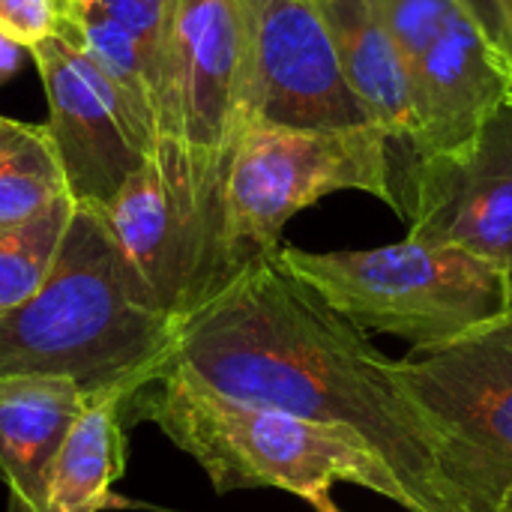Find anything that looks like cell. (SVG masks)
Returning a JSON list of instances; mask_svg holds the SVG:
<instances>
[{
  "label": "cell",
  "mask_w": 512,
  "mask_h": 512,
  "mask_svg": "<svg viewBox=\"0 0 512 512\" xmlns=\"http://www.w3.org/2000/svg\"><path fill=\"white\" fill-rule=\"evenodd\" d=\"M459 3L477 18V24L483 27V33L489 36V42L501 54V48L507 45L512 33V18L507 12V3L504 0H459Z\"/></svg>",
  "instance_id": "cell-20"
},
{
  "label": "cell",
  "mask_w": 512,
  "mask_h": 512,
  "mask_svg": "<svg viewBox=\"0 0 512 512\" xmlns=\"http://www.w3.org/2000/svg\"><path fill=\"white\" fill-rule=\"evenodd\" d=\"M408 72L411 153H456L507 102L498 48L459 0H375Z\"/></svg>",
  "instance_id": "cell-7"
},
{
  "label": "cell",
  "mask_w": 512,
  "mask_h": 512,
  "mask_svg": "<svg viewBox=\"0 0 512 512\" xmlns=\"http://www.w3.org/2000/svg\"><path fill=\"white\" fill-rule=\"evenodd\" d=\"M507 3V12H510V18H512V0H504Z\"/></svg>",
  "instance_id": "cell-27"
},
{
  "label": "cell",
  "mask_w": 512,
  "mask_h": 512,
  "mask_svg": "<svg viewBox=\"0 0 512 512\" xmlns=\"http://www.w3.org/2000/svg\"><path fill=\"white\" fill-rule=\"evenodd\" d=\"M237 3L243 15L246 129H354L375 123L348 84L327 21L312 0Z\"/></svg>",
  "instance_id": "cell-8"
},
{
  "label": "cell",
  "mask_w": 512,
  "mask_h": 512,
  "mask_svg": "<svg viewBox=\"0 0 512 512\" xmlns=\"http://www.w3.org/2000/svg\"><path fill=\"white\" fill-rule=\"evenodd\" d=\"M99 9H105L141 48V57L147 63L156 117L165 93V72L171 57V36H174V12L177 0H93ZM159 129V126H156Z\"/></svg>",
  "instance_id": "cell-18"
},
{
  "label": "cell",
  "mask_w": 512,
  "mask_h": 512,
  "mask_svg": "<svg viewBox=\"0 0 512 512\" xmlns=\"http://www.w3.org/2000/svg\"><path fill=\"white\" fill-rule=\"evenodd\" d=\"M0 33L33 48L57 33V0H0Z\"/></svg>",
  "instance_id": "cell-19"
},
{
  "label": "cell",
  "mask_w": 512,
  "mask_h": 512,
  "mask_svg": "<svg viewBox=\"0 0 512 512\" xmlns=\"http://www.w3.org/2000/svg\"><path fill=\"white\" fill-rule=\"evenodd\" d=\"M315 512H342L336 504H333V498H327V501H321V504H315Z\"/></svg>",
  "instance_id": "cell-24"
},
{
  "label": "cell",
  "mask_w": 512,
  "mask_h": 512,
  "mask_svg": "<svg viewBox=\"0 0 512 512\" xmlns=\"http://www.w3.org/2000/svg\"><path fill=\"white\" fill-rule=\"evenodd\" d=\"M327 21L342 72L372 120L402 144L414 141L417 117L402 54L375 0H312Z\"/></svg>",
  "instance_id": "cell-13"
},
{
  "label": "cell",
  "mask_w": 512,
  "mask_h": 512,
  "mask_svg": "<svg viewBox=\"0 0 512 512\" xmlns=\"http://www.w3.org/2000/svg\"><path fill=\"white\" fill-rule=\"evenodd\" d=\"M174 330L105 219L75 204L42 288L0 315V375H57L84 396L120 393L132 402L165 372Z\"/></svg>",
  "instance_id": "cell-2"
},
{
  "label": "cell",
  "mask_w": 512,
  "mask_h": 512,
  "mask_svg": "<svg viewBox=\"0 0 512 512\" xmlns=\"http://www.w3.org/2000/svg\"><path fill=\"white\" fill-rule=\"evenodd\" d=\"M90 396L57 375H0V480L9 512H45L57 456Z\"/></svg>",
  "instance_id": "cell-12"
},
{
  "label": "cell",
  "mask_w": 512,
  "mask_h": 512,
  "mask_svg": "<svg viewBox=\"0 0 512 512\" xmlns=\"http://www.w3.org/2000/svg\"><path fill=\"white\" fill-rule=\"evenodd\" d=\"M21 63H24V48L18 42H12L9 36L0 33V84L9 81V78H15L18 69H21Z\"/></svg>",
  "instance_id": "cell-21"
},
{
  "label": "cell",
  "mask_w": 512,
  "mask_h": 512,
  "mask_svg": "<svg viewBox=\"0 0 512 512\" xmlns=\"http://www.w3.org/2000/svg\"><path fill=\"white\" fill-rule=\"evenodd\" d=\"M501 512H512V495H510V501H507V507H504Z\"/></svg>",
  "instance_id": "cell-26"
},
{
  "label": "cell",
  "mask_w": 512,
  "mask_h": 512,
  "mask_svg": "<svg viewBox=\"0 0 512 512\" xmlns=\"http://www.w3.org/2000/svg\"><path fill=\"white\" fill-rule=\"evenodd\" d=\"M507 279H510V312H512V261H510V267H507Z\"/></svg>",
  "instance_id": "cell-25"
},
{
  "label": "cell",
  "mask_w": 512,
  "mask_h": 512,
  "mask_svg": "<svg viewBox=\"0 0 512 512\" xmlns=\"http://www.w3.org/2000/svg\"><path fill=\"white\" fill-rule=\"evenodd\" d=\"M279 258L351 324L396 336L411 351L453 345L510 315L507 267L459 246L405 237L336 252L279 246Z\"/></svg>",
  "instance_id": "cell-4"
},
{
  "label": "cell",
  "mask_w": 512,
  "mask_h": 512,
  "mask_svg": "<svg viewBox=\"0 0 512 512\" xmlns=\"http://www.w3.org/2000/svg\"><path fill=\"white\" fill-rule=\"evenodd\" d=\"M156 159L225 231V174L243 117V15L237 0H177ZM228 255V252H225Z\"/></svg>",
  "instance_id": "cell-6"
},
{
  "label": "cell",
  "mask_w": 512,
  "mask_h": 512,
  "mask_svg": "<svg viewBox=\"0 0 512 512\" xmlns=\"http://www.w3.org/2000/svg\"><path fill=\"white\" fill-rule=\"evenodd\" d=\"M72 213L75 201L66 195L33 219L0 225V315L18 309L42 288L60 255Z\"/></svg>",
  "instance_id": "cell-17"
},
{
  "label": "cell",
  "mask_w": 512,
  "mask_h": 512,
  "mask_svg": "<svg viewBox=\"0 0 512 512\" xmlns=\"http://www.w3.org/2000/svg\"><path fill=\"white\" fill-rule=\"evenodd\" d=\"M126 402L129 399L120 393L90 396L57 456L45 512H102L126 507V501L114 495V483L123 477L126 465Z\"/></svg>",
  "instance_id": "cell-14"
},
{
  "label": "cell",
  "mask_w": 512,
  "mask_h": 512,
  "mask_svg": "<svg viewBox=\"0 0 512 512\" xmlns=\"http://www.w3.org/2000/svg\"><path fill=\"white\" fill-rule=\"evenodd\" d=\"M393 138L369 123L354 129L249 126L225 174V252L231 279L276 252L282 228L333 192H369L396 210Z\"/></svg>",
  "instance_id": "cell-5"
},
{
  "label": "cell",
  "mask_w": 512,
  "mask_h": 512,
  "mask_svg": "<svg viewBox=\"0 0 512 512\" xmlns=\"http://www.w3.org/2000/svg\"><path fill=\"white\" fill-rule=\"evenodd\" d=\"M501 63H504V72H507V102L512 105V33L507 45L501 48Z\"/></svg>",
  "instance_id": "cell-22"
},
{
  "label": "cell",
  "mask_w": 512,
  "mask_h": 512,
  "mask_svg": "<svg viewBox=\"0 0 512 512\" xmlns=\"http://www.w3.org/2000/svg\"><path fill=\"white\" fill-rule=\"evenodd\" d=\"M93 0H57V12H66V9H78V6H87Z\"/></svg>",
  "instance_id": "cell-23"
},
{
  "label": "cell",
  "mask_w": 512,
  "mask_h": 512,
  "mask_svg": "<svg viewBox=\"0 0 512 512\" xmlns=\"http://www.w3.org/2000/svg\"><path fill=\"white\" fill-rule=\"evenodd\" d=\"M66 195V174L48 126L0 114V225L33 219Z\"/></svg>",
  "instance_id": "cell-16"
},
{
  "label": "cell",
  "mask_w": 512,
  "mask_h": 512,
  "mask_svg": "<svg viewBox=\"0 0 512 512\" xmlns=\"http://www.w3.org/2000/svg\"><path fill=\"white\" fill-rule=\"evenodd\" d=\"M66 186L75 204L105 207L150 153L108 78L63 36L30 48Z\"/></svg>",
  "instance_id": "cell-10"
},
{
  "label": "cell",
  "mask_w": 512,
  "mask_h": 512,
  "mask_svg": "<svg viewBox=\"0 0 512 512\" xmlns=\"http://www.w3.org/2000/svg\"><path fill=\"white\" fill-rule=\"evenodd\" d=\"M396 372L420 405L512 480V312L435 351H411Z\"/></svg>",
  "instance_id": "cell-11"
},
{
  "label": "cell",
  "mask_w": 512,
  "mask_h": 512,
  "mask_svg": "<svg viewBox=\"0 0 512 512\" xmlns=\"http://www.w3.org/2000/svg\"><path fill=\"white\" fill-rule=\"evenodd\" d=\"M171 366L222 396L351 432L402 483L408 512H501L510 501V477L429 414L396 360L297 279L279 249L177 321Z\"/></svg>",
  "instance_id": "cell-1"
},
{
  "label": "cell",
  "mask_w": 512,
  "mask_h": 512,
  "mask_svg": "<svg viewBox=\"0 0 512 512\" xmlns=\"http://www.w3.org/2000/svg\"><path fill=\"white\" fill-rule=\"evenodd\" d=\"M126 405L195 459L219 495L276 489L315 507L351 483L408 510L402 483L351 432L222 396L183 369H165Z\"/></svg>",
  "instance_id": "cell-3"
},
{
  "label": "cell",
  "mask_w": 512,
  "mask_h": 512,
  "mask_svg": "<svg viewBox=\"0 0 512 512\" xmlns=\"http://www.w3.org/2000/svg\"><path fill=\"white\" fill-rule=\"evenodd\" d=\"M57 36L72 42L117 90L123 99L141 144L147 147L150 156H156L159 147V129H156V102H153V87L147 75V63L141 57V48L123 30L105 9L96 3L78 6L57 12Z\"/></svg>",
  "instance_id": "cell-15"
},
{
  "label": "cell",
  "mask_w": 512,
  "mask_h": 512,
  "mask_svg": "<svg viewBox=\"0 0 512 512\" xmlns=\"http://www.w3.org/2000/svg\"><path fill=\"white\" fill-rule=\"evenodd\" d=\"M411 240L459 246L486 261H512V105L504 102L456 153H414L393 186Z\"/></svg>",
  "instance_id": "cell-9"
}]
</instances>
